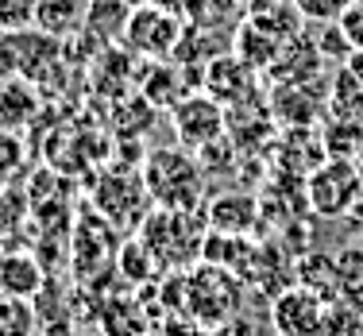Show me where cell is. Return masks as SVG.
<instances>
[{
	"instance_id": "obj_1",
	"label": "cell",
	"mask_w": 363,
	"mask_h": 336,
	"mask_svg": "<svg viewBox=\"0 0 363 336\" xmlns=\"http://www.w3.org/2000/svg\"><path fill=\"white\" fill-rule=\"evenodd\" d=\"M147 194L162 205V209H194L197 197L205 189V174L186 151H155L151 162H147Z\"/></svg>"
},
{
	"instance_id": "obj_2",
	"label": "cell",
	"mask_w": 363,
	"mask_h": 336,
	"mask_svg": "<svg viewBox=\"0 0 363 336\" xmlns=\"http://www.w3.org/2000/svg\"><path fill=\"white\" fill-rule=\"evenodd\" d=\"M306 194L313 213L321 217H340L356 205V197L363 194V174L356 170L352 159H328L317 170H309L306 178Z\"/></svg>"
},
{
	"instance_id": "obj_3",
	"label": "cell",
	"mask_w": 363,
	"mask_h": 336,
	"mask_svg": "<svg viewBox=\"0 0 363 336\" xmlns=\"http://www.w3.org/2000/svg\"><path fill=\"white\" fill-rule=\"evenodd\" d=\"M325 309L328 301L321 294L294 282V286H282L274 294L271 329L279 336H325Z\"/></svg>"
},
{
	"instance_id": "obj_4",
	"label": "cell",
	"mask_w": 363,
	"mask_h": 336,
	"mask_svg": "<svg viewBox=\"0 0 363 336\" xmlns=\"http://www.w3.org/2000/svg\"><path fill=\"white\" fill-rule=\"evenodd\" d=\"M182 35V23H178V12H167L159 4H147V8H135L128 16V28H124V43L140 55H170V47L178 43Z\"/></svg>"
},
{
	"instance_id": "obj_5",
	"label": "cell",
	"mask_w": 363,
	"mask_h": 336,
	"mask_svg": "<svg viewBox=\"0 0 363 336\" xmlns=\"http://www.w3.org/2000/svg\"><path fill=\"white\" fill-rule=\"evenodd\" d=\"M174 128L182 147H209L224 132V108L213 93H194V97L178 101L174 108Z\"/></svg>"
},
{
	"instance_id": "obj_6",
	"label": "cell",
	"mask_w": 363,
	"mask_h": 336,
	"mask_svg": "<svg viewBox=\"0 0 363 336\" xmlns=\"http://www.w3.org/2000/svg\"><path fill=\"white\" fill-rule=\"evenodd\" d=\"M47 286V271L31 252H4L0 255V294L12 298H39V290Z\"/></svg>"
},
{
	"instance_id": "obj_7",
	"label": "cell",
	"mask_w": 363,
	"mask_h": 336,
	"mask_svg": "<svg viewBox=\"0 0 363 336\" xmlns=\"http://www.w3.org/2000/svg\"><path fill=\"white\" fill-rule=\"evenodd\" d=\"M31 112H35L31 85L4 77V82H0V132H20L31 120Z\"/></svg>"
},
{
	"instance_id": "obj_8",
	"label": "cell",
	"mask_w": 363,
	"mask_h": 336,
	"mask_svg": "<svg viewBox=\"0 0 363 336\" xmlns=\"http://www.w3.org/2000/svg\"><path fill=\"white\" fill-rule=\"evenodd\" d=\"M209 224H213V232H236V236H247V228L255 224V197H244V194L220 197V201L209 209Z\"/></svg>"
},
{
	"instance_id": "obj_9",
	"label": "cell",
	"mask_w": 363,
	"mask_h": 336,
	"mask_svg": "<svg viewBox=\"0 0 363 336\" xmlns=\"http://www.w3.org/2000/svg\"><path fill=\"white\" fill-rule=\"evenodd\" d=\"M294 279L301 286H309L313 294H321L325 301L340 298V279H336V259L333 255H306L294 271Z\"/></svg>"
},
{
	"instance_id": "obj_10",
	"label": "cell",
	"mask_w": 363,
	"mask_h": 336,
	"mask_svg": "<svg viewBox=\"0 0 363 336\" xmlns=\"http://www.w3.org/2000/svg\"><path fill=\"white\" fill-rule=\"evenodd\" d=\"M82 16H85L82 0H39L35 28L47 31V35H55V39H62L82 23Z\"/></svg>"
},
{
	"instance_id": "obj_11",
	"label": "cell",
	"mask_w": 363,
	"mask_h": 336,
	"mask_svg": "<svg viewBox=\"0 0 363 336\" xmlns=\"http://www.w3.org/2000/svg\"><path fill=\"white\" fill-rule=\"evenodd\" d=\"M128 4L124 0H93L85 8V28L101 39H124V28H128Z\"/></svg>"
},
{
	"instance_id": "obj_12",
	"label": "cell",
	"mask_w": 363,
	"mask_h": 336,
	"mask_svg": "<svg viewBox=\"0 0 363 336\" xmlns=\"http://www.w3.org/2000/svg\"><path fill=\"white\" fill-rule=\"evenodd\" d=\"M35 332H39L35 301L0 294V336H35Z\"/></svg>"
},
{
	"instance_id": "obj_13",
	"label": "cell",
	"mask_w": 363,
	"mask_h": 336,
	"mask_svg": "<svg viewBox=\"0 0 363 336\" xmlns=\"http://www.w3.org/2000/svg\"><path fill=\"white\" fill-rule=\"evenodd\" d=\"M336 259V279H340V294H363V244H348Z\"/></svg>"
},
{
	"instance_id": "obj_14",
	"label": "cell",
	"mask_w": 363,
	"mask_h": 336,
	"mask_svg": "<svg viewBox=\"0 0 363 336\" xmlns=\"http://www.w3.org/2000/svg\"><path fill=\"white\" fill-rule=\"evenodd\" d=\"M39 16V0H0V28L4 31H31Z\"/></svg>"
},
{
	"instance_id": "obj_15",
	"label": "cell",
	"mask_w": 363,
	"mask_h": 336,
	"mask_svg": "<svg viewBox=\"0 0 363 336\" xmlns=\"http://www.w3.org/2000/svg\"><path fill=\"white\" fill-rule=\"evenodd\" d=\"M352 4L356 0H298V12L306 20H340V12Z\"/></svg>"
},
{
	"instance_id": "obj_16",
	"label": "cell",
	"mask_w": 363,
	"mask_h": 336,
	"mask_svg": "<svg viewBox=\"0 0 363 336\" xmlns=\"http://www.w3.org/2000/svg\"><path fill=\"white\" fill-rule=\"evenodd\" d=\"M317 50H321V58H340V62H348L356 47H352L348 35H344L340 23H333V28H325V39H321V47H317Z\"/></svg>"
},
{
	"instance_id": "obj_17",
	"label": "cell",
	"mask_w": 363,
	"mask_h": 336,
	"mask_svg": "<svg viewBox=\"0 0 363 336\" xmlns=\"http://www.w3.org/2000/svg\"><path fill=\"white\" fill-rule=\"evenodd\" d=\"M16 74H20V39H16V31L0 28V82Z\"/></svg>"
},
{
	"instance_id": "obj_18",
	"label": "cell",
	"mask_w": 363,
	"mask_h": 336,
	"mask_svg": "<svg viewBox=\"0 0 363 336\" xmlns=\"http://www.w3.org/2000/svg\"><path fill=\"white\" fill-rule=\"evenodd\" d=\"M23 162V143L16 140V132H0V178L16 174Z\"/></svg>"
},
{
	"instance_id": "obj_19",
	"label": "cell",
	"mask_w": 363,
	"mask_h": 336,
	"mask_svg": "<svg viewBox=\"0 0 363 336\" xmlns=\"http://www.w3.org/2000/svg\"><path fill=\"white\" fill-rule=\"evenodd\" d=\"M344 28V35L352 39V47L356 50H363V0H356L352 8H344L340 12V20H336Z\"/></svg>"
},
{
	"instance_id": "obj_20",
	"label": "cell",
	"mask_w": 363,
	"mask_h": 336,
	"mask_svg": "<svg viewBox=\"0 0 363 336\" xmlns=\"http://www.w3.org/2000/svg\"><path fill=\"white\" fill-rule=\"evenodd\" d=\"M344 66H348L352 82H356V85H363V50H352V58H348Z\"/></svg>"
},
{
	"instance_id": "obj_21",
	"label": "cell",
	"mask_w": 363,
	"mask_h": 336,
	"mask_svg": "<svg viewBox=\"0 0 363 336\" xmlns=\"http://www.w3.org/2000/svg\"><path fill=\"white\" fill-rule=\"evenodd\" d=\"M151 4H159V8H167V12H182V8L189 4V0H151Z\"/></svg>"
},
{
	"instance_id": "obj_22",
	"label": "cell",
	"mask_w": 363,
	"mask_h": 336,
	"mask_svg": "<svg viewBox=\"0 0 363 336\" xmlns=\"http://www.w3.org/2000/svg\"><path fill=\"white\" fill-rule=\"evenodd\" d=\"M290 4H298V0H290Z\"/></svg>"
},
{
	"instance_id": "obj_23",
	"label": "cell",
	"mask_w": 363,
	"mask_h": 336,
	"mask_svg": "<svg viewBox=\"0 0 363 336\" xmlns=\"http://www.w3.org/2000/svg\"><path fill=\"white\" fill-rule=\"evenodd\" d=\"M0 255H4V252H0Z\"/></svg>"
}]
</instances>
